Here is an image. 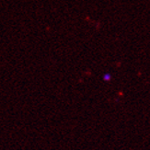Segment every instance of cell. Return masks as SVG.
<instances>
[{
	"label": "cell",
	"instance_id": "obj_1",
	"mask_svg": "<svg viewBox=\"0 0 150 150\" xmlns=\"http://www.w3.org/2000/svg\"><path fill=\"white\" fill-rule=\"evenodd\" d=\"M103 79L105 81H110V79H112V76H110V74H105L103 76Z\"/></svg>",
	"mask_w": 150,
	"mask_h": 150
}]
</instances>
